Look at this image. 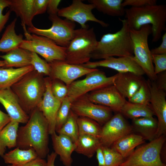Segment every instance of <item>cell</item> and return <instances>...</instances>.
I'll return each mask as SVG.
<instances>
[{
	"instance_id": "cell-1",
	"label": "cell",
	"mask_w": 166,
	"mask_h": 166,
	"mask_svg": "<svg viewBox=\"0 0 166 166\" xmlns=\"http://www.w3.org/2000/svg\"><path fill=\"white\" fill-rule=\"evenodd\" d=\"M29 116L26 124L18 128L16 147L22 149L32 148L38 156L44 159L49 151L47 121L37 108Z\"/></svg>"
},
{
	"instance_id": "cell-2",
	"label": "cell",
	"mask_w": 166,
	"mask_h": 166,
	"mask_svg": "<svg viewBox=\"0 0 166 166\" xmlns=\"http://www.w3.org/2000/svg\"><path fill=\"white\" fill-rule=\"evenodd\" d=\"M125 19L130 29L137 30L143 26L151 25L153 42L158 41L166 30V6L148 5L131 7L125 9Z\"/></svg>"
},
{
	"instance_id": "cell-3",
	"label": "cell",
	"mask_w": 166,
	"mask_h": 166,
	"mask_svg": "<svg viewBox=\"0 0 166 166\" xmlns=\"http://www.w3.org/2000/svg\"><path fill=\"white\" fill-rule=\"evenodd\" d=\"M122 26L115 33L104 34L91 55V58L105 59L114 56H133V47L130 29L125 19L120 18Z\"/></svg>"
},
{
	"instance_id": "cell-4",
	"label": "cell",
	"mask_w": 166,
	"mask_h": 166,
	"mask_svg": "<svg viewBox=\"0 0 166 166\" xmlns=\"http://www.w3.org/2000/svg\"><path fill=\"white\" fill-rule=\"evenodd\" d=\"M11 88L17 96L23 110L29 115L42 99L45 90V78L34 70L25 75Z\"/></svg>"
},
{
	"instance_id": "cell-5",
	"label": "cell",
	"mask_w": 166,
	"mask_h": 166,
	"mask_svg": "<svg viewBox=\"0 0 166 166\" xmlns=\"http://www.w3.org/2000/svg\"><path fill=\"white\" fill-rule=\"evenodd\" d=\"M98 41L93 27L76 29L73 37L66 47L64 61L81 65L90 61Z\"/></svg>"
},
{
	"instance_id": "cell-6",
	"label": "cell",
	"mask_w": 166,
	"mask_h": 166,
	"mask_svg": "<svg viewBox=\"0 0 166 166\" xmlns=\"http://www.w3.org/2000/svg\"><path fill=\"white\" fill-rule=\"evenodd\" d=\"M152 33V27L150 25H144L137 30L130 29L134 59L150 80L154 81L156 80L157 76L154 73L152 54L148 43V37Z\"/></svg>"
},
{
	"instance_id": "cell-7",
	"label": "cell",
	"mask_w": 166,
	"mask_h": 166,
	"mask_svg": "<svg viewBox=\"0 0 166 166\" xmlns=\"http://www.w3.org/2000/svg\"><path fill=\"white\" fill-rule=\"evenodd\" d=\"M165 140V135H162L140 146L119 166H166L161 157Z\"/></svg>"
},
{
	"instance_id": "cell-8",
	"label": "cell",
	"mask_w": 166,
	"mask_h": 166,
	"mask_svg": "<svg viewBox=\"0 0 166 166\" xmlns=\"http://www.w3.org/2000/svg\"><path fill=\"white\" fill-rule=\"evenodd\" d=\"M26 40H23L19 47L34 52L50 63L55 61H65L66 48L57 45L51 39L44 36L24 32Z\"/></svg>"
},
{
	"instance_id": "cell-9",
	"label": "cell",
	"mask_w": 166,
	"mask_h": 166,
	"mask_svg": "<svg viewBox=\"0 0 166 166\" xmlns=\"http://www.w3.org/2000/svg\"><path fill=\"white\" fill-rule=\"evenodd\" d=\"M49 18L52 23L51 27L42 29L33 26L28 28V32L45 37L58 45L67 47L74 34L75 22L66 19H62L57 15H49Z\"/></svg>"
},
{
	"instance_id": "cell-10",
	"label": "cell",
	"mask_w": 166,
	"mask_h": 166,
	"mask_svg": "<svg viewBox=\"0 0 166 166\" xmlns=\"http://www.w3.org/2000/svg\"><path fill=\"white\" fill-rule=\"evenodd\" d=\"M86 75L85 78L75 81L67 86V96L71 102L89 92L113 85L117 74L107 77L97 68Z\"/></svg>"
},
{
	"instance_id": "cell-11",
	"label": "cell",
	"mask_w": 166,
	"mask_h": 166,
	"mask_svg": "<svg viewBox=\"0 0 166 166\" xmlns=\"http://www.w3.org/2000/svg\"><path fill=\"white\" fill-rule=\"evenodd\" d=\"M71 110L78 117L89 118L100 125H104L113 116V111L110 108L92 102L87 94L73 101Z\"/></svg>"
},
{
	"instance_id": "cell-12",
	"label": "cell",
	"mask_w": 166,
	"mask_h": 166,
	"mask_svg": "<svg viewBox=\"0 0 166 166\" xmlns=\"http://www.w3.org/2000/svg\"><path fill=\"white\" fill-rule=\"evenodd\" d=\"M94 9L95 6L92 4H85L81 0H73L69 6L59 9L57 15L71 22L78 23L82 28L89 27L86 24L88 21L97 23L103 27H108V23L95 17L92 12Z\"/></svg>"
},
{
	"instance_id": "cell-13",
	"label": "cell",
	"mask_w": 166,
	"mask_h": 166,
	"mask_svg": "<svg viewBox=\"0 0 166 166\" xmlns=\"http://www.w3.org/2000/svg\"><path fill=\"white\" fill-rule=\"evenodd\" d=\"M133 131L131 125L117 112L102 127L99 139L101 146L110 147L115 142Z\"/></svg>"
},
{
	"instance_id": "cell-14",
	"label": "cell",
	"mask_w": 166,
	"mask_h": 166,
	"mask_svg": "<svg viewBox=\"0 0 166 166\" xmlns=\"http://www.w3.org/2000/svg\"><path fill=\"white\" fill-rule=\"evenodd\" d=\"M49 63L51 68L50 77L53 79L61 81L67 87L77 79L97 69H89L81 65L68 63L64 61H55Z\"/></svg>"
},
{
	"instance_id": "cell-15",
	"label": "cell",
	"mask_w": 166,
	"mask_h": 166,
	"mask_svg": "<svg viewBox=\"0 0 166 166\" xmlns=\"http://www.w3.org/2000/svg\"><path fill=\"white\" fill-rule=\"evenodd\" d=\"M83 66L91 69L104 67L114 69L118 73L129 72L142 76L145 73L134 60L133 56L117 58L110 57L95 61H90L82 64Z\"/></svg>"
},
{
	"instance_id": "cell-16",
	"label": "cell",
	"mask_w": 166,
	"mask_h": 166,
	"mask_svg": "<svg viewBox=\"0 0 166 166\" xmlns=\"http://www.w3.org/2000/svg\"><path fill=\"white\" fill-rule=\"evenodd\" d=\"M147 82L151 94L150 106L158 119L156 138L166 133V94L157 87L154 81L149 80Z\"/></svg>"
},
{
	"instance_id": "cell-17",
	"label": "cell",
	"mask_w": 166,
	"mask_h": 166,
	"mask_svg": "<svg viewBox=\"0 0 166 166\" xmlns=\"http://www.w3.org/2000/svg\"><path fill=\"white\" fill-rule=\"evenodd\" d=\"M45 90L42 99L37 108L42 113L47 120L49 132L51 135L55 131L56 118L61 101L56 98L51 90L52 81L51 78H45Z\"/></svg>"
},
{
	"instance_id": "cell-18",
	"label": "cell",
	"mask_w": 166,
	"mask_h": 166,
	"mask_svg": "<svg viewBox=\"0 0 166 166\" xmlns=\"http://www.w3.org/2000/svg\"><path fill=\"white\" fill-rule=\"evenodd\" d=\"M92 102L107 107L113 111L120 112L126 100L113 85L87 93Z\"/></svg>"
},
{
	"instance_id": "cell-19",
	"label": "cell",
	"mask_w": 166,
	"mask_h": 166,
	"mask_svg": "<svg viewBox=\"0 0 166 166\" xmlns=\"http://www.w3.org/2000/svg\"><path fill=\"white\" fill-rule=\"evenodd\" d=\"M0 103L5 109L11 121L22 124L28 122L30 116L23 110L11 88L0 89Z\"/></svg>"
},
{
	"instance_id": "cell-20",
	"label": "cell",
	"mask_w": 166,
	"mask_h": 166,
	"mask_svg": "<svg viewBox=\"0 0 166 166\" xmlns=\"http://www.w3.org/2000/svg\"><path fill=\"white\" fill-rule=\"evenodd\" d=\"M113 85L125 99L130 98L144 81L141 76L129 73H118Z\"/></svg>"
},
{
	"instance_id": "cell-21",
	"label": "cell",
	"mask_w": 166,
	"mask_h": 166,
	"mask_svg": "<svg viewBox=\"0 0 166 166\" xmlns=\"http://www.w3.org/2000/svg\"><path fill=\"white\" fill-rule=\"evenodd\" d=\"M54 152L59 155L60 160L65 166H72L73 159L71 155L75 151L76 144L68 136L56 132L51 135Z\"/></svg>"
},
{
	"instance_id": "cell-22",
	"label": "cell",
	"mask_w": 166,
	"mask_h": 166,
	"mask_svg": "<svg viewBox=\"0 0 166 166\" xmlns=\"http://www.w3.org/2000/svg\"><path fill=\"white\" fill-rule=\"evenodd\" d=\"M34 0H10V10L14 12L20 18L22 26H34L32 21L34 16Z\"/></svg>"
},
{
	"instance_id": "cell-23",
	"label": "cell",
	"mask_w": 166,
	"mask_h": 166,
	"mask_svg": "<svg viewBox=\"0 0 166 166\" xmlns=\"http://www.w3.org/2000/svg\"><path fill=\"white\" fill-rule=\"evenodd\" d=\"M133 131L149 141L156 138L158 128L157 120L152 117H144L132 120Z\"/></svg>"
},
{
	"instance_id": "cell-24",
	"label": "cell",
	"mask_w": 166,
	"mask_h": 166,
	"mask_svg": "<svg viewBox=\"0 0 166 166\" xmlns=\"http://www.w3.org/2000/svg\"><path fill=\"white\" fill-rule=\"evenodd\" d=\"M34 70L31 65L16 68L0 67V89L11 88L25 75Z\"/></svg>"
},
{
	"instance_id": "cell-25",
	"label": "cell",
	"mask_w": 166,
	"mask_h": 166,
	"mask_svg": "<svg viewBox=\"0 0 166 166\" xmlns=\"http://www.w3.org/2000/svg\"><path fill=\"white\" fill-rule=\"evenodd\" d=\"M145 140L140 135L132 133L115 142L110 148L125 159L131 154L136 147L144 143Z\"/></svg>"
},
{
	"instance_id": "cell-26",
	"label": "cell",
	"mask_w": 166,
	"mask_h": 166,
	"mask_svg": "<svg viewBox=\"0 0 166 166\" xmlns=\"http://www.w3.org/2000/svg\"><path fill=\"white\" fill-rule=\"evenodd\" d=\"M31 52L19 47L12 50L0 57L6 63L5 68H19L31 65Z\"/></svg>"
},
{
	"instance_id": "cell-27",
	"label": "cell",
	"mask_w": 166,
	"mask_h": 166,
	"mask_svg": "<svg viewBox=\"0 0 166 166\" xmlns=\"http://www.w3.org/2000/svg\"><path fill=\"white\" fill-rule=\"evenodd\" d=\"M17 20V19L15 18L6 27L0 39V52L7 53L19 47L22 43L23 35H17L15 31Z\"/></svg>"
},
{
	"instance_id": "cell-28",
	"label": "cell",
	"mask_w": 166,
	"mask_h": 166,
	"mask_svg": "<svg viewBox=\"0 0 166 166\" xmlns=\"http://www.w3.org/2000/svg\"><path fill=\"white\" fill-rule=\"evenodd\" d=\"M38 157L34 150L30 148L22 149L18 147L6 153L2 157L6 164L17 166H22Z\"/></svg>"
},
{
	"instance_id": "cell-29",
	"label": "cell",
	"mask_w": 166,
	"mask_h": 166,
	"mask_svg": "<svg viewBox=\"0 0 166 166\" xmlns=\"http://www.w3.org/2000/svg\"><path fill=\"white\" fill-rule=\"evenodd\" d=\"M19 123L11 121L0 132V156L6 153V148L16 147Z\"/></svg>"
},
{
	"instance_id": "cell-30",
	"label": "cell",
	"mask_w": 166,
	"mask_h": 166,
	"mask_svg": "<svg viewBox=\"0 0 166 166\" xmlns=\"http://www.w3.org/2000/svg\"><path fill=\"white\" fill-rule=\"evenodd\" d=\"M122 0H89L95 9L103 14L113 17L124 15L125 9L122 5Z\"/></svg>"
},
{
	"instance_id": "cell-31",
	"label": "cell",
	"mask_w": 166,
	"mask_h": 166,
	"mask_svg": "<svg viewBox=\"0 0 166 166\" xmlns=\"http://www.w3.org/2000/svg\"><path fill=\"white\" fill-rule=\"evenodd\" d=\"M76 144L75 151L89 158L92 157L101 145L98 138L87 134L80 135Z\"/></svg>"
},
{
	"instance_id": "cell-32",
	"label": "cell",
	"mask_w": 166,
	"mask_h": 166,
	"mask_svg": "<svg viewBox=\"0 0 166 166\" xmlns=\"http://www.w3.org/2000/svg\"><path fill=\"white\" fill-rule=\"evenodd\" d=\"M120 113L124 117L132 120L155 115L150 106L132 103L127 100Z\"/></svg>"
},
{
	"instance_id": "cell-33",
	"label": "cell",
	"mask_w": 166,
	"mask_h": 166,
	"mask_svg": "<svg viewBox=\"0 0 166 166\" xmlns=\"http://www.w3.org/2000/svg\"><path fill=\"white\" fill-rule=\"evenodd\" d=\"M77 122L79 135H89L99 138L102 127L97 122L89 118L81 117H78Z\"/></svg>"
},
{
	"instance_id": "cell-34",
	"label": "cell",
	"mask_w": 166,
	"mask_h": 166,
	"mask_svg": "<svg viewBox=\"0 0 166 166\" xmlns=\"http://www.w3.org/2000/svg\"><path fill=\"white\" fill-rule=\"evenodd\" d=\"M77 117L78 116L70 110L67 120L57 132L58 134L67 136L75 144L79 135L77 122Z\"/></svg>"
},
{
	"instance_id": "cell-35",
	"label": "cell",
	"mask_w": 166,
	"mask_h": 166,
	"mask_svg": "<svg viewBox=\"0 0 166 166\" xmlns=\"http://www.w3.org/2000/svg\"><path fill=\"white\" fill-rule=\"evenodd\" d=\"M151 94L147 82L144 81L136 92L128 99V101L133 103L150 106Z\"/></svg>"
},
{
	"instance_id": "cell-36",
	"label": "cell",
	"mask_w": 166,
	"mask_h": 166,
	"mask_svg": "<svg viewBox=\"0 0 166 166\" xmlns=\"http://www.w3.org/2000/svg\"><path fill=\"white\" fill-rule=\"evenodd\" d=\"M71 103L67 96L61 101L56 116V132L59 131L67 120L71 110Z\"/></svg>"
},
{
	"instance_id": "cell-37",
	"label": "cell",
	"mask_w": 166,
	"mask_h": 166,
	"mask_svg": "<svg viewBox=\"0 0 166 166\" xmlns=\"http://www.w3.org/2000/svg\"><path fill=\"white\" fill-rule=\"evenodd\" d=\"M101 147L104 153V166H119L124 159L118 153L110 147Z\"/></svg>"
},
{
	"instance_id": "cell-38",
	"label": "cell",
	"mask_w": 166,
	"mask_h": 166,
	"mask_svg": "<svg viewBox=\"0 0 166 166\" xmlns=\"http://www.w3.org/2000/svg\"><path fill=\"white\" fill-rule=\"evenodd\" d=\"M31 65L33 67L34 70L38 73L50 77L51 68L49 63L42 59L34 52H31Z\"/></svg>"
},
{
	"instance_id": "cell-39",
	"label": "cell",
	"mask_w": 166,
	"mask_h": 166,
	"mask_svg": "<svg viewBox=\"0 0 166 166\" xmlns=\"http://www.w3.org/2000/svg\"><path fill=\"white\" fill-rule=\"evenodd\" d=\"M51 90L53 96L61 101L67 95V87L65 85L57 81H52Z\"/></svg>"
},
{
	"instance_id": "cell-40",
	"label": "cell",
	"mask_w": 166,
	"mask_h": 166,
	"mask_svg": "<svg viewBox=\"0 0 166 166\" xmlns=\"http://www.w3.org/2000/svg\"><path fill=\"white\" fill-rule=\"evenodd\" d=\"M153 63L154 64V72L157 75L166 70V54H152Z\"/></svg>"
},
{
	"instance_id": "cell-41",
	"label": "cell",
	"mask_w": 166,
	"mask_h": 166,
	"mask_svg": "<svg viewBox=\"0 0 166 166\" xmlns=\"http://www.w3.org/2000/svg\"><path fill=\"white\" fill-rule=\"evenodd\" d=\"M10 0H0V33L9 20L11 11L9 10L4 14L2 12L6 7L9 6Z\"/></svg>"
},
{
	"instance_id": "cell-42",
	"label": "cell",
	"mask_w": 166,
	"mask_h": 166,
	"mask_svg": "<svg viewBox=\"0 0 166 166\" xmlns=\"http://www.w3.org/2000/svg\"><path fill=\"white\" fill-rule=\"evenodd\" d=\"M156 0H125L123 1L122 5L124 7L127 6L139 7L144 6L156 4Z\"/></svg>"
},
{
	"instance_id": "cell-43",
	"label": "cell",
	"mask_w": 166,
	"mask_h": 166,
	"mask_svg": "<svg viewBox=\"0 0 166 166\" xmlns=\"http://www.w3.org/2000/svg\"><path fill=\"white\" fill-rule=\"evenodd\" d=\"M49 0H34V15L42 14L47 11Z\"/></svg>"
},
{
	"instance_id": "cell-44",
	"label": "cell",
	"mask_w": 166,
	"mask_h": 166,
	"mask_svg": "<svg viewBox=\"0 0 166 166\" xmlns=\"http://www.w3.org/2000/svg\"><path fill=\"white\" fill-rule=\"evenodd\" d=\"M61 2L60 0H49L47 11L49 15H57L59 10L58 7Z\"/></svg>"
},
{
	"instance_id": "cell-45",
	"label": "cell",
	"mask_w": 166,
	"mask_h": 166,
	"mask_svg": "<svg viewBox=\"0 0 166 166\" xmlns=\"http://www.w3.org/2000/svg\"><path fill=\"white\" fill-rule=\"evenodd\" d=\"M152 54H166V33L162 36V41L160 45L157 47L150 50Z\"/></svg>"
},
{
	"instance_id": "cell-46",
	"label": "cell",
	"mask_w": 166,
	"mask_h": 166,
	"mask_svg": "<svg viewBox=\"0 0 166 166\" xmlns=\"http://www.w3.org/2000/svg\"><path fill=\"white\" fill-rule=\"evenodd\" d=\"M156 80H158L157 83L156 82L157 87L162 90L165 91L166 90V73L165 71L160 73Z\"/></svg>"
},
{
	"instance_id": "cell-47",
	"label": "cell",
	"mask_w": 166,
	"mask_h": 166,
	"mask_svg": "<svg viewBox=\"0 0 166 166\" xmlns=\"http://www.w3.org/2000/svg\"><path fill=\"white\" fill-rule=\"evenodd\" d=\"M22 166H47V162L44 159L38 156Z\"/></svg>"
},
{
	"instance_id": "cell-48",
	"label": "cell",
	"mask_w": 166,
	"mask_h": 166,
	"mask_svg": "<svg viewBox=\"0 0 166 166\" xmlns=\"http://www.w3.org/2000/svg\"><path fill=\"white\" fill-rule=\"evenodd\" d=\"M11 121L8 115L0 110V132Z\"/></svg>"
},
{
	"instance_id": "cell-49",
	"label": "cell",
	"mask_w": 166,
	"mask_h": 166,
	"mask_svg": "<svg viewBox=\"0 0 166 166\" xmlns=\"http://www.w3.org/2000/svg\"><path fill=\"white\" fill-rule=\"evenodd\" d=\"M96 153V158L98 161V166H104L105 164V157L101 145L97 149Z\"/></svg>"
},
{
	"instance_id": "cell-50",
	"label": "cell",
	"mask_w": 166,
	"mask_h": 166,
	"mask_svg": "<svg viewBox=\"0 0 166 166\" xmlns=\"http://www.w3.org/2000/svg\"><path fill=\"white\" fill-rule=\"evenodd\" d=\"M57 155L54 152H52L47 156V166H55V162Z\"/></svg>"
},
{
	"instance_id": "cell-51",
	"label": "cell",
	"mask_w": 166,
	"mask_h": 166,
	"mask_svg": "<svg viewBox=\"0 0 166 166\" xmlns=\"http://www.w3.org/2000/svg\"><path fill=\"white\" fill-rule=\"evenodd\" d=\"M6 63L4 60H0V67H5Z\"/></svg>"
},
{
	"instance_id": "cell-52",
	"label": "cell",
	"mask_w": 166,
	"mask_h": 166,
	"mask_svg": "<svg viewBox=\"0 0 166 166\" xmlns=\"http://www.w3.org/2000/svg\"><path fill=\"white\" fill-rule=\"evenodd\" d=\"M7 166H15V165H11V164H9V165H8Z\"/></svg>"
}]
</instances>
